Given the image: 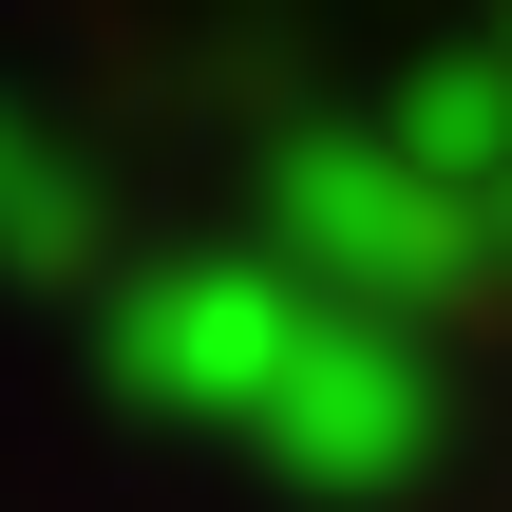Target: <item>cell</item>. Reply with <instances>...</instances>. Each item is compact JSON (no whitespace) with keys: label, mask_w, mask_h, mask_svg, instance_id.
<instances>
[{"label":"cell","mask_w":512,"mask_h":512,"mask_svg":"<svg viewBox=\"0 0 512 512\" xmlns=\"http://www.w3.org/2000/svg\"><path fill=\"white\" fill-rule=\"evenodd\" d=\"M266 247L285 266H323V285H361V304H399V323H437L456 285H512L494 209L399 133V114H342V133H304L285 171H266Z\"/></svg>","instance_id":"obj_1"},{"label":"cell","mask_w":512,"mask_h":512,"mask_svg":"<svg viewBox=\"0 0 512 512\" xmlns=\"http://www.w3.org/2000/svg\"><path fill=\"white\" fill-rule=\"evenodd\" d=\"M247 456H285L304 494H399L418 456H437V361H418V323L399 304H361V285H285V342H266V380H247V418H228Z\"/></svg>","instance_id":"obj_2"},{"label":"cell","mask_w":512,"mask_h":512,"mask_svg":"<svg viewBox=\"0 0 512 512\" xmlns=\"http://www.w3.org/2000/svg\"><path fill=\"white\" fill-rule=\"evenodd\" d=\"M0 266H38V285L95 266V171H76L38 114H0Z\"/></svg>","instance_id":"obj_3"}]
</instances>
